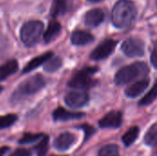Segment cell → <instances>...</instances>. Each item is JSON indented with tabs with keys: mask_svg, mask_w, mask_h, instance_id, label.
Wrapping results in <instances>:
<instances>
[{
	"mask_svg": "<svg viewBox=\"0 0 157 156\" xmlns=\"http://www.w3.org/2000/svg\"><path fill=\"white\" fill-rule=\"evenodd\" d=\"M98 71V67H86L76 72L75 75L69 80L68 86L78 90L88 89L95 86L98 84V80L94 79L92 75Z\"/></svg>",
	"mask_w": 157,
	"mask_h": 156,
	"instance_id": "obj_4",
	"label": "cell"
},
{
	"mask_svg": "<svg viewBox=\"0 0 157 156\" xmlns=\"http://www.w3.org/2000/svg\"><path fill=\"white\" fill-rule=\"evenodd\" d=\"M121 123L122 114L120 111H110L98 121V125L100 128L117 129L121 126Z\"/></svg>",
	"mask_w": 157,
	"mask_h": 156,
	"instance_id": "obj_9",
	"label": "cell"
},
{
	"mask_svg": "<svg viewBox=\"0 0 157 156\" xmlns=\"http://www.w3.org/2000/svg\"><path fill=\"white\" fill-rule=\"evenodd\" d=\"M62 30V26L61 24L56 21V20H52L49 23V26L47 28V29L45 30L44 34H43V40L45 43H50L52 41H53L61 33Z\"/></svg>",
	"mask_w": 157,
	"mask_h": 156,
	"instance_id": "obj_15",
	"label": "cell"
},
{
	"mask_svg": "<svg viewBox=\"0 0 157 156\" xmlns=\"http://www.w3.org/2000/svg\"><path fill=\"white\" fill-rule=\"evenodd\" d=\"M151 63L154 65V67L157 69V41L155 42L154 48L151 53Z\"/></svg>",
	"mask_w": 157,
	"mask_h": 156,
	"instance_id": "obj_28",
	"label": "cell"
},
{
	"mask_svg": "<svg viewBox=\"0 0 157 156\" xmlns=\"http://www.w3.org/2000/svg\"><path fill=\"white\" fill-rule=\"evenodd\" d=\"M18 69V63L16 60H10L0 65V81H4L10 75L14 74Z\"/></svg>",
	"mask_w": 157,
	"mask_h": 156,
	"instance_id": "obj_17",
	"label": "cell"
},
{
	"mask_svg": "<svg viewBox=\"0 0 157 156\" xmlns=\"http://www.w3.org/2000/svg\"><path fill=\"white\" fill-rule=\"evenodd\" d=\"M44 136L43 133H25L21 139L18 141L19 144L25 145V144H31L34 143L38 141H40L42 137Z\"/></svg>",
	"mask_w": 157,
	"mask_h": 156,
	"instance_id": "obj_23",
	"label": "cell"
},
{
	"mask_svg": "<svg viewBox=\"0 0 157 156\" xmlns=\"http://www.w3.org/2000/svg\"><path fill=\"white\" fill-rule=\"evenodd\" d=\"M76 141L75 134L71 132H63L60 134L53 142V146L58 151H66L68 150Z\"/></svg>",
	"mask_w": 157,
	"mask_h": 156,
	"instance_id": "obj_10",
	"label": "cell"
},
{
	"mask_svg": "<svg viewBox=\"0 0 157 156\" xmlns=\"http://www.w3.org/2000/svg\"><path fill=\"white\" fill-rule=\"evenodd\" d=\"M149 82H150V80L148 78H145V79H142L140 81H137L136 83L132 84V86H130L129 87L126 88L125 95L128 97H131V98L137 97L138 96H140L148 87Z\"/></svg>",
	"mask_w": 157,
	"mask_h": 156,
	"instance_id": "obj_13",
	"label": "cell"
},
{
	"mask_svg": "<svg viewBox=\"0 0 157 156\" xmlns=\"http://www.w3.org/2000/svg\"><path fill=\"white\" fill-rule=\"evenodd\" d=\"M43 23L40 20L26 22L20 29V39L26 46L36 44L43 31Z\"/></svg>",
	"mask_w": 157,
	"mask_h": 156,
	"instance_id": "obj_5",
	"label": "cell"
},
{
	"mask_svg": "<svg viewBox=\"0 0 157 156\" xmlns=\"http://www.w3.org/2000/svg\"><path fill=\"white\" fill-rule=\"evenodd\" d=\"M53 120L55 121H67L72 120H79L85 117V113L83 112H72L64 109L63 108H56L52 113Z\"/></svg>",
	"mask_w": 157,
	"mask_h": 156,
	"instance_id": "obj_12",
	"label": "cell"
},
{
	"mask_svg": "<svg viewBox=\"0 0 157 156\" xmlns=\"http://www.w3.org/2000/svg\"><path fill=\"white\" fill-rule=\"evenodd\" d=\"M45 86V79L41 74H35L28 79L24 80L17 88V90L13 93L11 97L12 102L20 101L22 98L32 96L38 93Z\"/></svg>",
	"mask_w": 157,
	"mask_h": 156,
	"instance_id": "obj_3",
	"label": "cell"
},
{
	"mask_svg": "<svg viewBox=\"0 0 157 156\" xmlns=\"http://www.w3.org/2000/svg\"><path fill=\"white\" fill-rule=\"evenodd\" d=\"M62 64H63L62 59L58 56L52 55L49 60H47L44 63L43 68L48 73H53V72H56L58 69H60Z\"/></svg>",
	"mask_w": 157,
	"mask_h": 156,
	"instance_id": "obj_19",
	"label": "cell"
},
{
	"mask_svg": "<svg viewBox=\"0 0 157 156\" xmlns=\"http://www.w3.org/2000/svg\"><path fill=\"white\" fill-rule=\"evenodd\" d=\"M118 44L117 40L109 39L103 40L90 54V59L93 61H101L108 58L115 50Z\"/></svg>",
	"mask_w": 157,
	"mask_h": 156,
	"instance_id": "obj_7",
	"label": "cell"
},
{
	"mask_svg": "<svg viewBox=\"0 0 157 156\" xmlns=\"http://www.w3.org/2000/svg\"><path fill=\"white\" fill-rule=\"evenodd\" d=\"M52 56V51H47L38 57L33 58L29 63H28L26 64V66L24 67L23 73H29L33 71L34 69L38 68L39 66H40L41 64H43L47 60H49L51 57Z\"/></svg>",
	"mask_w": 157,
	"mask_h": 156,
	"instance_id": "obj_16",
	"label": "cell"
},
{
	"mask_svg": "<svg viewBox=\"0 0 157 156\" xmlns=\"http://www.w3.org/2000/svg\"><path fill=\"white\" fill-rule=\"evenodd\" d=\"M52 156H55V155H52Z\"/></svg>",
	"mask_w": 157,
	"mask_h": 156,
	"instance_id": "obj_32",
	"label": "cell"
},
{
	"mask_svg": "<svg viewBox=\"0 0 157 156\" xmlns=\"http://www.w3.org/2000/svg\"><path fill=\"white\" fill-rule=\"evenodd\" d=\"M105 18V12L101 8H93L85 15V24L88 27H98Z\"/></svg>",
	"mask_w": 157,
	"mask_h": 156,
	"instance_id": "obj_11",
	"label": "cell"
},
{
	"mask_svg": "<svg viewBox=\"0 0 157 156\" xmlns=\"http://www.w3.org/2000/svg\"><path fill=\"white\" fill-rule=\"evenodd\" d=\"M121 51L129 57H141L144 54L145 45L143 40L131 37L123 41L121 44Z\"/></svg>",
	"mask_w": 157,
	"mask_h": 156,
	"instance_id": "obj_6",
	"label": "cell"
},
{
	"mask_svg": "<svg viewBox=\"0 0 157 156\" xmlns=\"http://www.w3.org/2000/svg\"><path fill=\"white\" fill-rule=\"evenodd\" d=\"M157 98V80L155 83L154 86L151 88V90L141 99V101L139 102L140 106H148L150 104H152L155 99Z\"/></svg>",
	"mask_w": 157,
	"mask_h": 156,
	"instance_id": "obj_22",
	"label": "cell"
},
{
	"mask_svg": "<svg viewBox=\"0 0 157 156\" xmlns=\"http://www.w3.org/2000/svg\"><path fill=\"white\" fill-rule=\"evenodd\" d=\"M71 41L76 46H83L94 41V36L85 30H75L71 36Z\"/></svg>",
	"mask_w": 157,
	"mask_h": 156,
	"instance_id": "obj_14",
	"label": "cell"
},
{
	"mask_svg": "<svg viewBox=\"0 0 157 156\" xmlns=\"http://www.w3.org/2000/svg\"><path fill=\"white\" fill-rule=\"evenodd\" d=\"M89 2H92V3H97V2H100L102 0H88Z\"/></svg>",
	"mask_w": 157,
	"mask_h": 156,
	"instance_id": "obj_31",
	"label": "cell"
},
{
	"mask_svg": "<svg viewBox=\"0 0 157 156\" xmlns=\"http://www.w3.org/2000/svg\"><path fill=\"white\" fill-rule=\"evenodd\" d=\"M136 15L137 8L132 0H119L112 8L111 21L117 29H124L132 25Z\"/></svg>",
	"mask_w": 157,
	"mask_h": 156,
	"instance_id": "obj_1",
	"label": "cell"
},
{
	"mask_svg": "<svg viewBox=\"0 0 157 156\" xmlns=\"http://www.w3.org/2000/svg\"><path fill=\"white\" fill-rule=\"evenodd\" d=\"M140 132V129L137 126L132 127L122 137V141L126 146H131L138 138Z\"/></svg>",
	"mask_w": 157,
	"mask_h": 156,
	"instance_id": "obj_20",
	"label": "cell"
},
{
	"mask_svg": "<svg viewBox=\"0 0 157 156\" xmlns=\"http://www.w3.org/2000/svg\"><path fill=\"white\" fill-rule=\"evenodd\" d=\"M31 154L29 151L26 149H17L13 154H11L9 156H30Z\"/></svg>",
	"mask_w": 157,
	"mask_h": 156,
	"instance_id": "obj_29",
	"label": "cell"
},
{
	"mask_svg": "<svg viewBox=\"0 0 157 156\" xmlns=\"http://www.w3.org/2000/svg\"><path fill=\"white\" fill-rule=\"evenodd\" d=\"M144 143L148 146H157V123L151 126L145 133Z\"/></svg>",
	"mask_w": 157,
	"mask_h": 156,
	"instance_id": "obj_21",
	"label": "cell"
},
{
	"mask_svg": "<svg viewBox=\"0 0 157 156\" xmlns=\"http://www.w3.org/2000/svg\"><path fill=\"white\" fill-rule=\"evenodd\" d=\"M149 73V67L145 63L137 62L120 69L114 77L115 84L118 86L126 85L136 78L146 76Z\"/></svg>",
	"mask_w": 157,
	"mask_h": 156,
	"instance_id": "obj_2",
	"label": "cell"
},
{
	"mask_svg": "<svg viewBox=\"0 0 157 156\" xmlns=\"http://www.w3.org/2000/svg\"><path fill=\"white\" fill-rule=\"evenodd\" d=\"M49 146V137L44 134V136L40 140V143L34 147L37 156H45Z\"/></svg>",
	"mask_w": 157,
	"mask_h": 156,
	"instance_id": "obj_24",
	"label": "cell"
},
{
	"mask_svg": "<svg viewBox=\"0 0 157 156\" xmlns=\"http://www.w3.org/2000/svg\"><path fill=\"white\" fill-rule=\"evenodd\" d=\"M80 128L83 129V131H85V141L88 140V139L95 133V131H96V130H95L92 126H90V125H88V124L81 125Z\"/></svg>",
	"mask_w": 157,
	"mask_h": 156,
	"instance_id": "obj_27",
	"label": "cell"
},
{
	"mask_svg": "<svg viewBox=\"0 0 157 156\" xmlns=\"http://www.w3.org/2000/svg\"><path fill=\"white\" fill-rule=\"evenodd\" d=\"M98 156H120L119 147L115 144H109L100 149Z\"/></svg>",
	"mask_w": 157,
	"mask_h": 156,
	"instance_id": "obj_26",
	"label": "cell"
},
{
	"mask_svg": "<svg viewBox=\"0 0 157 156\" xmlns=\"http://www.w3.org/2000/svg\"><path fill=\"white\" fill-rule=\"evenodd\" d=\"M8 150H9V148H8V147H6V146H4V147L0 148V156L5 155Z\"/></svg>",
	"mask_w": 157,
	"mask_h": 156,
	"instance_id": "obj_30",
	"label": "cell"
},
{
	"mask_svg": "<svg viewBox=\"0 0 157 156\" xmlns=\"http://www.w3.org/2000/svg\"><path fill=\"white\" fill-rule=\"evenodd\" d=\"M17 120V116L15 114H8L6 116H0V131L11 127Z\"/></svg>",
	"mask_w": 157,
	"mask_h": 156,
	"instance_id": "obj_25",
	"label": "cell"
},
{
	"mask_svg": "<svg viewBox=\"0 0 157 156\" xmlns=\"http://www.w3.org/2000/svg\"><path fill=\"white\" fill-rule=\"evenodd\" d=\"M67 10V3L66 0H53L52 8H51V16L52 17H57L59 16L63 15Z\"/></svg>",
	"mask_w": 157,
	"mask_h": 156,
	"instance_id": "obj_18",
	"label": "cell"
},
{
	"mask_svg": "<svg viewBox=\"0 0 157 156\" xmlns=\"http://www.w3.org/2000/svg\"><path fill=\"white\" fill-rule=\"evenodd\" d=\"M89 101V96L83 91H72L69 92L65 97V104L72 108H79L86 106Z\"/></svg>",
	"mask_w": 157,
	"mask_h": 156,
	"instance_id": "obj_8",
	"label": "cell"
}]
</instances>
